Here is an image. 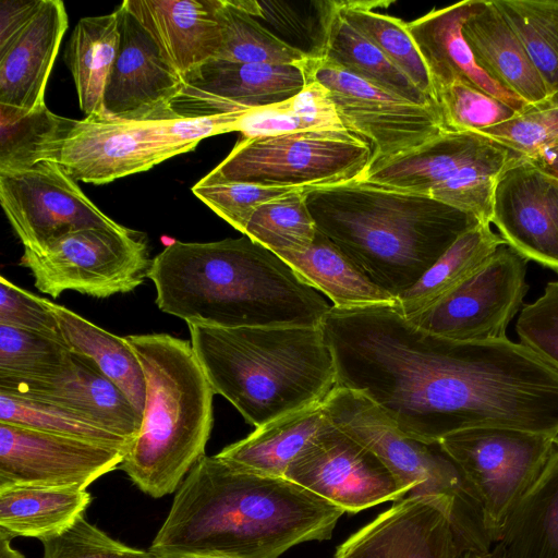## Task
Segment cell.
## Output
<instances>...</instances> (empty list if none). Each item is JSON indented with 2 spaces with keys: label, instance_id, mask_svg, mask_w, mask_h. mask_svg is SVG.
Segmentation results:
<instances>
[{
  "label": "cell",
  "instance_id": "cell-39",
  "mask_svg": "<svg viewBox=\"0 0 558 558\" xmlns=\"http://www.w3.org/2000/svg\"><path fill=\"white\" fill-rule=\"evenodd\" d=\"M0 423L84 439L128 453L133 441L82 414L49 402L0 391Z\"/></svg>",
  "mask_w": 558,
  "mask_h": 558
},
{
  "label": "cell",
  "instance_id": "cell-30",
  "mask_svg": "<svg viewBox=\"0 0 558 558\" xmlns=\"http://www.w3.org/2000/svg\"><path fill=\"white\" fill-rule=\"evenodd\" d=\"M496 545L502 558H558V436L543 473Z\"/></svg>",
  "mask_w": 558,
  "mask_h": 558
},
{
  "label": "cell",
  "instance_id": "cell-44",
  "mask_svg": "<svg viewBox=\"0 0 558 558\" xmlns=\"http://www.w3.org/2000/svg\"><path fill=\"white\" fill-rule=\"evenodd\" d=\"M478 134L494 140L522 157L537 156L545 149L558 145V93Z\"/></svg>",
  "mask_w": 558,
  "mask_h": 558
},
{
  "label": "cell",
  "instance_id": "cell-10",
  "mask_svg": "<svg viewBox=\"0 0 558 558\" xmlns=\"http://www.w3.org/2000/svg\"><path fill=\"white\" fill-rule=\"evenodd\" d=\"M372 155L369 144L348 130H307L242 137L210 173L227 181L311 189L361 179Z\"/></svg>",
  "mask_w": 558,
  "mask_h": 558
},
{
  "label": "cell",
  "instance_id": "cell-50",
  "mask_svg": "<svg viewBox=\"0 0 558 558\" xmlns=\"http://www.w3.org/2000/svg\"><path fill=\"white\" fill-rule=\"evenodd\" d=\"M536 165L558 177V145L545 149L533 158H527Z\"/></svg>",
  "mask_w": 558,
  "mask_h": 558
},
{
  "label": "cell",
  "instance_id": "cell-47",
  "mask_svg": "<svg viewBox=\"0 0 558 558\" xmlns=\"http://www.w3.org/2000/svg\"><path fill=\"white\" fill-rule=\"evenodd\" d=\"M515 330L522 344L558 367V280L549 281L536 301L522 306Z\"/></svg>",
  "mask_w": 558,
  "mask_h": 558
},
{
  "label": "cell",
  "instance_id": "cell-40",
  "mask_svg": "<svg viewBox=\"0 0 558 558\" xmlns=\"http://www.w3.org/2000/svg\"><path fill=\"white\" fill-rule=\"evenodd\" d=\"M304 192L305 189L294 191L257 207L243 234L277 255L305 251L318 231Z\"/></svg>",
  "mask_w": 558,
  "mask_h": 558
},
{
  "label": "cell",
  "instance_id": "cell-21",
  "mask_svg": "<svg viewBox=\"0 0 558 558\" xmlns=\"http://www.w3.org/2000/svg\"><path fill=\"white\" fill-rule=\"evenodd\" d=\"M492 223L506 244L558 272V177L518 157L499 177Z\"/></svg>",
  "mask_w": 558,
  "mask_h": 558
},
{
  "label": "cell",
  "instance_id": "cell-28",
  "mask_svg": "<svg viewBox=\"0 0 558 558\" xmlns=\"http://www.w3.org/2000/svg\"><path fill=\"white\" fill-rule=\"evenodd\" d=\"M119 47L120 26L117 11L82 17L71 34L64 58L85 118H107L104 96Z\"/></svg>",
  "mask_w": 558,
  "mask_h": 558
},
{
  "label": "cell",
  "instance_id": "cell-43",
  "mask_svg": "<svg viewBox=\"0 0 558 558\" xmlns=\"http://www.w3.org/2000/svg\"><path fill=\"white\" fill-rule=\"evenodd\" d=\"M434 101L444 130L450 132L480 133L520 112L485 90L461 81L435 88Z\"/></svg>",
  "mask_w": 558,
  "mask_h": 558
},
{
  "label": "cell",
  "instance_id": "cell-35",
  "mask_svg": "<svg viewBox=\"0 0 558 558\" xmlns=\"http://www.w3.org/2000/svg\"><path fill=\"white\" fill-rule=\"evenodd\" d=\"M307 130H347L329 90L317 81H306L299 94L284 101L242 112L234 123V132L244 138Z\"/></svg>",
  "mask_w": 558,
  "mask_h": 558
},
{
  "label": "cell",
  "instance_id": "cell-11",
  "mask_svg": "<svg viewBox=\"0 0 558 558\" xmlns=\"http://www.w3.org/2000/svg\"><path fill=\"white\" fill-rule=\"evenodd\" d=\"M151 260L146 235L123 226L69 232L38 251L24 250L21 265L31 270L35 287L52 298L72 290L105 299L141 286Z\"/></svg>",
  "mask_w": 558,
  "mask_h": 558
},
{
  "label": "cell",
  "instance_id": "cell-13",
  "mask_svg": "<svg viewBox=\"0 0 558 558\" xmlns=\"http://www.w3.org/2000/svg\"><path fill=\"white\" fill-rule=\"evenodd\" d=\"M296 64L306 81H317L329 90L344 128L369 144L368 167L410 151L445 131L434 105L411 101L324 57H307Z\"/></svg>",
  "mask_w": 558,
  "mask_h": 558
},
{
  "label": "cell",
  "instance_id": "cell-27",
  "mask_svg": "<svg viewBox=\"0 0 558 558\" xmlns=\"http://www.w3.org/2000/svg\"><path fill=\"white\" fill-rule=\"evenodd\" d=\"M327 423L323 403L308 405L255 427L216 456L243 472L284 477L291 463Z\"/></svg>",
  "mask_w": 558,
  "mask_h": 558
},
{
  "label": "cell",
  "instance_id": "cell-2",
  "mask_svg": "<svg viewBox=\"0 0 558 558\" xmlns=\"http://www.w3.org/2000/svg\"><path fill=\"white\" fill-rule=\"evenodd\" d=\"M344 512L284 477L205 454L177 489L149 550L158 558H278L298 544L329 539Z\"/></svg>",
  "mask_w": 558,
  "mask_h": 558
},
{
  "label": "cell",
  "instance_id": "cell-14",
  "mask_svg": "<svg viewBox=\"0 0 558 558\" xmlns=\"http://www.w3.org/2000/svg\"><path fill=\"white\" fill-rule=\"evenodd\" d=\"M527 260L507 244L429 310L409 317L429 333L457 341L506 339L527 293Z\"/></svg>",
  "mask_w": 558,
  "mask_h": 558
},
{
  "label": "cell",
  "instance_id": "cell-51",
  "mask_svg": "<svg viewBox=\"0 0 558 558\" xmlns=\"http://www.w3.org/2000/svg\"><path fill=\"white\" fill-rule=\"evenodd\" d=\"M13 535L0 529V558H25L22 553L11 546Z\"/></svg>",
  "mask_w": 558,
  "mask_h": 558
},
{
  "label": "cell",
  "instance_id": "cell-46",
  "mask_svg": "<svg viewBox=\"0 0 558 558\" xmlns=\"http://www.w3.org/2000/svg\"><path fill=\"white\" fill-rule=\"evenodd\" d=\"M43 558H158L130 547L80 517L63 532L43 538Z\"/></svg>",
  "mask_w": 558,
  "mask_h": 558
},
{
  "label": "cell",
  "instance_id": "cell-53",
  "mask_svg": "<svg viewBox=\"0 0 558 558\" xmlns=\"http://www.w3.org/2000/svg\"><path fill=\"white\" fill-rule=\"evenodd\" d=\"M170 558H223V557L208 556V555L186 554V555L173 556V557H170Z\"/></svg>",
  "mask_w": 558,
  "mask_h": 558
},
{
  "label": "cell",
  "instance_id": "cell-37",
  "mask_svg": "<svg viewBox=\"0 0 558 558\" xmlns=\"http://www.w3.org/2000/svg\"><path fill=\"white\" fill-rule=\"evenodd\" d=\"M66 122L68 118L53 113L46 105L27 111L0 104V173L44 161Z\"/></svg>",
  "mask_w": 558,
  "mask_h": 558
},
{
  "label": "cell",
  "instance_id": "cell-23",
  "mask_svg": "<svg viewBox=\"0 0 558 558\" xmlns=\"http://www.w3.org/2000/svg\"><path fill=\"white\" fill-rule=\"evenodd\" d=\"M122 4L182 75L217 58L222 0H125Z\"/></svg>",
  "mask_w": 558,
  "mask_h": 558
},
{
  "label": "cell",
  "instance_id": "cell-22",
  "mask_svg": "<svg viewBox=\"0 0 558 558\" xmlns=\"http://www.w3.org/2000/svg\"><path fill=\"white\" fill-rule=\"evenodd\" d=\"M0 391L75 411L131 441L142 424V414L125 395L92 360L74 352L71 366L62 374L44 378L0 376Z\"/></svg>",
  "mask_w": 558,
  "mask_h": 558
},
{
  "label": "cell",
  "instance_id": "cell-42",
  "mask_svg": "<svg viewBox=\"0 0 558 558\" xmlns=\"http://www.w3.org/2000/svg\"><path fill=\"white\" fill-rule=\"evenodd\" d=\"M71 364L64 340L0 324V376L52 377Z\"/></svg>",
  "mask_w": 558,
  "mask_h": 558
},
{
  "label": "cell",
  "instance_id": "cell-16",
  "mask_svg": "<svg viewBox=\"0 0 558 558\" xmlns=\"http://www.w3.org/2000/svg\"><path fill=\"white\" fill-rule=\"evenodd\" d=\"M284 478L351 513L408 495L374 452L329 420L291 463Z\"/></svg>",
  "mask_w": 558,
  "mask_h": 558
},
{
  "label": "cell",
  "instance_id": "cell-5",
  "mask_svg": "<svg viewBox=\"0 0 558 558\" xmlns=\"http://www.w3.org/2000/svg\"><path fill=\"white\" fill-rule=\"evenodd\" d=\"M187 326L215 395L255 427L323 403L337 386L335 359L320 327Z\"/></svg>",
  "mask_w": 558,
  "mask_h": 558
},
{
  "label": "cell",
  "instance_id": "cell-48",
  "mask_svg": "<svg viewBox=\"0 0 558 558\" xmlns=\"http://www.w3.org/2000/svg\"><path fill=\"white\" fill-rule=\"evenodd\" d=\"M0 324L64 340L49 300L0 277Z\"/></svg>",
  "mask_w": 558,
  "mask_h": 558
},
{
  "label": "cell",
  "instance_id": "cell-49",
  "mask_svg": "<svg viewBox=\"0 0 558 558\" xmlns=\"http://www.w3.org/2000/svg\"><path fill=\"white\" fill-rule=\"evenodd\" d=\"M41 0H2L0 4V52L25 28Z\"/></svg>",
  "mask_w": 558,
  "mask_h": 558
},
{
  "label": "cell",
  "instance_id": "cell-36",
  "mask_svg": "<svg viewBox=\"0 0 558 558\" xmlns=\"http://www.w3.org/2000/svg\"><path fill=\"white\" fill-rule=\"evenodd\" d=\"M380 4L383 3L372 1H338L339 11L344 19L434 100L428 70L409 32L408 23L375 12L374 7Z\"/></svg>",
  "mask_w": 558,
  "mask_h": 558
},
{
  "label": "cell",
  "instance_id": "cell-17",
  "mask_svg": "<svg viewBox=\"0 0 558 558\" xmlns=\"http://www.w3.org/2000/svg\"><path fill=\"white\" fill-rule=\"evenodd\" d=\"M125 456L106 445L0 423V488L86 489L119 468Z\"/></svg>",
  "mask_w": 558,
  "mask_h": 558
},
{
  "label": "cell",
  "instance_id": "cell-15",
  "mask_svg": "<svg viewBox=\"0 0 558 558\" xmlns=\"http://www.w3.org/2000/svg\"><path fill=\"white\" fill-rule=\"evenodd\" d=\"M0 203L24 250L38 251L48 242L84 228L120 229L57 162L44 160L0 173Z\"/></svg>",
  "mask_w": 558,
  "mask_h": 558
},
{
  "label": "cell",
  "instance_id": "cell-24",
  "mask_svg": "<svg viewBox=\"0 0 558 558\" xmlns=\"http://www.w3.org/2000/svg\"><path fill=\"white\" fill-rule=\"evenodd\" d=\"M68 25L61 0H41L29 23L0 52V104L27 111L46 105L47 83Z\"/></svg>",
  "mask_w": 558,
  "mask_h": 558
},
{
  "label": "cell",
  "instance_id": "cell-19",
  "mask_svg": "<svg viewBox=\"0 0 558 558\" xmlns=\"http://www.w3.org/2000/svg\"><path fill=\"white\" fill-rule=\"evenodd\" d=\"M116 11L120 47L105 90L106 117L135 122L179 120L172 104L182 90V75L122 3Z\"/></svg>",
  "mask_w": 558,
  "mask_h": 558
},
{
  "label": "cell",
  "instance_id": "cell-3",
  "mask_svg": "<svg viewBox=\"0 0 558 558\" xmlns=\"http://www.w3.org/2000/svg\"><path fill=\"white\" fill-rule=\"evenodd\" d=\"M163 313L218 328L320 327L332 305L279 255L247 235L174 241L147 274Z\"/></svg>",
  "mask_w": 558,
  "mask_h": 558
},
{
  "label": "cell",
  "instance_id": "cell-7",
  "mask_svg": "<svg viewBox=\"0 0 558 558\" xmlns=\"http://www.w3.org/2000/svg\"><path fill=\"white\" fill-rule=\"evenodd\" d=\"M330 423L374 452L408 490L450 502L454 526L473 551L489 550L481 505L472 487L439 442L427 444L404 435L364 393L336 387L323 402Z\"/></svg>",
  "mask_w": 558,
  "mask_h": 558
},
{
  "label": "cell",
  "instance_id": "cell-32",
  "mask_svg": "<svg viewBox=\"0 0 558 558\" xmlns=\"http://www.w3.org/2000/svg\"><path fill=\"white\" fill-rule=\"evenodd\" d=\"M92 502L86 489L9 486L0 488V529L43 539L70 527Z\"/></svg>",
  "mask_w": 558,
  "mask_h": 558
},
{
  "label": "cell",
  "instance_id": "cell-45",
  "mask_svg": "<svg viewBox=\"0 0 558 558\" xmlns=\"http://www.w3.org/2000/svg\"><path fill=\"white\" fill-rule=\"evenodd\" d=\"M303 187L266 186L227 181L210 172L192 186L193 194L242 234L257 207Z\"/></svg>",
  "mask_w": 558,
  "mask_h": 558
},
{
  "label": "cell",
  "instance_id": "cell-38",
  "mask_svg": "<svg viewBox=\"0 0 558 558\" xmlns=\"http://www.w3.org/2000/svg\"><path fill=\"white\" fill-rule=\"evenodd\" d=\"M524 46L549 95L558 93V0H493Z\"/></svg>",
  "mask_w": 558,
  "mask_h": 558
},
{
  "label": "cell",
  "instance_id": "cell-52",
  "mask_svg": "<svg viewBox=\"0 0 558 558\" xmlns=\"http://www.w3.org/2000/svg\"><path fill=\"white\" fill-rule=\"evenodd\" d=\"M464 558H502V553L498 545H494L486 551H469Z\"/></svg>",
  "mask_w": 558,
  "mask_h": 558
},
{
  "label": "cell",
  "instance_id": "cell-33",
  "mask_svg": "<svg viewBox=\"0 0 558 558\" xmlns=\"http://www.w3.org/2000/svg\"><path fill=\"white\" fill-rule=\"evenodd\" d=\"M505 244L490 225L480 222L471 228L397 299L399 311L409 318L429 310L474 275Z\"/></svg>",
  "mask_w": 558,
  "mask_h": 558
},
{
  "label": "cell",
  "instance_id": "cell-25",
  "mask_svg": "<svg viewBox=\"0 0 558 558\" xmlns=\"http://www.w3.org/2000/svg\"><path fill=\"white\" fill-rule=\"evenodd\" d=\"M482 0H464L433 10L408 23L409 32L428 70L433 92L454 81L476 86L519 111L529 104L494 82L476 64L462 27Z\"/></svg>",
  "mask_w": 558,
  "mask_h": 558
},
{
  "label": "cell",
  "instance_id": "cell-12",
  "mask_svg": "<svg viewBox=\"0 0 558 558\" xmlns=\"http://www.w3.org/2000/svg\"><path fill=\"white\" fill-rule=\"evenodd\" d=\"M557 436L511 428H472L439 440L472 487L494 545L543 473Z\"/></svg>",
  "mask_w": 558,
  "mask_h": 558
},
{
  "label": "cell",
  "instance_id": "cell-8",
  "mask_svg": "<svg viewBox=\"0 0 558 558\" xmlns=\"http://www.w3.org/2000/svg\"><path fill=\"white\" fill-rule=\"evenodd\" d=\"M241 113L147 122L68 119L45 160L59 163L76 182L105 184L191 151L204 138L234 132Z\"/></svg>",
  "mask_w": 558,
  "mask_h": 558
},
{
  "label": "cell",
  "instance_id": "cell-4",
  "mask_svg": "<svg viewBox=\"0 0 558 558\" xmlns=\"http://www.w3.org/2000/svg\"><path fill=\"white\" fill-rule=\"evenodd\" d=\"M317 231L396 299L480 223L430 196L363 180L305 189Z\"/></svg>",
  "mask_w": 558,
  "mask_h": 558
},
{
  "label": "cell",
  "instance_id": "cell-6",
  "mask_svg": "<svg viewBox=\"0 0 558 558\" xmlns=\"http://www.w3.org/2000/svg\"><path fill=\"white\" fill-rule=\"evenodd\" d=\"M124 338L144 371L146 398L140 432L119 468L160 498L177 492L205 456L215 392L191 342L167 333Z\"/></svg>",
  "mask_w": 558,
  "mask_h": 558
},
{
  "label": "cell",
  "instance_id": "cell-41",
  "mask_svg": "<svg viewBox=\"0 0 558 558\" xmlns=\"http://www.w3.org/2000/svg\"><path fill=\"white\" fill-rule=\"evenodd\" d=\"M222 45L217 60L296 64L307 56L281 40L236 0H222Z\"/></svg>",
  "mask_w": 558,
  "mask_h": 558
},
{
  "label": "cell",
  "instance_id": "cell-9",
  "mask_svg": "<svg viewBox=\"0 0 558 558\" xmlns=\"http://www.w3.org/2000/svg\"><path fill=\"white\" fill-rule=\"evenodd\" d=\"M518 157L482 134L444 131L410 151L368 167L361 180L430 196L490 225L497 181Z\"/></svg>",
  "mask_w": 558,
  "mask_h": 558
},
{
  "label": "cell",
  "instance_id": "cell-18",
  "mask_svg": "<svg viewBox=\"0 0 558 558\" xmlns=\"http://www.w3.org/2000/svg\"><path fill=\"white\" fill-rule=\"evenodd\" d=\"M453 521L447 500L408 496L341 543L335 558H464L471 549Z\"/></svg>",
  "mask_w": 558,
  "mask_h": 558
},
{
  "label": "cell",
  "instance_id": "cell-26",
  "mask_svg": "<svg viewBox=\"0 0 558 558\" xmlns=\"http://www.w3.org/2000/svg\"><path fill=\"white\" fill-rule=\"evenodd\" d=\"M462 34L476 64L502 88L529 105L550 97L524 46L493 0H482L465 21Z\"/></svg>",
  "mask_w": 558,
  "mask_h": 558
},
{
  "label": "cell",
  "instance_id": "cell-1",
  "mask_svg": "<svg viewBox=\"0 0 558 558\" xmlns=\"http://www.w3.org/2000/svg\"><path fill=\"white\" fill-rule=\"evenodd\" d=\"M320 328L336 387L364 393L411 438L435 444L486 427L558 436V367L521 342L442 338L397 302L331 306Z\"/></svg>",
  "mask_w": 558,
  "mask_h": 558
},
{
  "label": "cell",
  "instance_id": "cell-34",
  "mask_svg": "<svg viewBox=\"0 0 558 558\" xmlns=\"http://www.w3.org/2000/svg\"><path fill=\"white\" fill-rule=\"evenodd\" d=\"M320 57L411 101L436 106L430 97L418 89L369 39L344 19L339 11L338 1H328Z\"/></svg>",
  "mask_w": 558,
  "mask_h": 558
},
{
  "label": "cell",
  "instance_id": "cell-20",
  "mask_svg": "<svg viewBox=\"0 0 558 558\" xmlns=\"http://www.w3.org/2000/svg\"><path fill=\"white\" fill-rule=\"evenodd\" d=\"M305 84L299 64L214 59L183 76L172 111L178 119L243 112L284 101Z\"/></svg>",
  "mask_w": 558,
  "mask_h": 558
},
{
  "label": "cell",
  "instance_id": "cell-29",
  "mask_svg": "<svg viewBox=\"0 0 558 558\" xmlns=\"http://www.w3.org/2000/svg\"><path fill=\"white\" fill-rule=\"evenodd\" d=\"M332 306L362 307L396 303L397 299L376 286L364 271L320 232L303 252L279 255Z\"/></svg>",
  "mask_w": 558,
  "mask_h": 558
},
{
  "label": "cell",
  "instance_id": "cell-31",
  "mask_svg": "<svg viewBox=\"0 0 558 558\" xmlns=\"http://www.w3.org/2000/svg\"><path fill=\"white\" fill-rule=\"evenodd\" d=\"M49 305L70 350L92 360L143 415L146 398L145 375L125 338L100 328L62 305L51 301Z\"/></svg>",
  "mask_w": 558,
  "mask_h": 558
}]
</instances>
